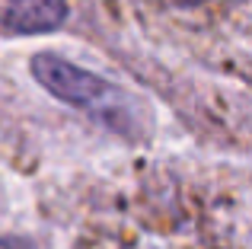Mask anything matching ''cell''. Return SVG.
<instances>
[{
	"label": "cell",
	"mask_w": 252,
	"mask_h": 249,
	"mask_svg": "<svg viewBox=\"0 0 252 249\" xmlns=\"http://www.w3.org/2000/svg\"><path fill=\"white\" fill-rule=\"evenodd\" d=\"M32 77L48 90L64 106L80 109L86 119L99 122L102 128L115 131L122 137H141L144 134V112L122 87L112 80L93 74L86 67L64 61L58 55H35L32 58Z\"/></svg>",
	"instance_id": "1"
},
{
	"label": "cell",
	"mask_w": 252,
	"mask_h": 249,
	"mask_svg": "<svg viewBox=\"0 0 252 249\" xmlns=\"http://www.w3.org/2000/svg\"><path fill=\"white\" fill-rule=\"evenodd\" d=\"M67 0H0L3 35H45L64 26Z\"/></svg>",
	"instance_id": "2"
},
{
	"label": "cell",
	"mask_w": 252,
	"mask_h": 249,
	"mask_svg": "<svg viewBox=\"0 0 252 249\" xmlns=\"http://www.w3.org/2000/svg\"><path fill=\"white\" fill-rule=\"evenodd\" d=\"M0 249H26V246L16 243V240H3V237H0Z\"/></svg>",
	"instance_id": "3"
},
{
	"label": "cell",
	"mask_w": 252,
	"mask_h": 249,
	"mask_svg": "<svg viewBox=\"0 0 252 249\" xmlns=\"http://www.w3.org/2000/svg\"><path fill=\"white\" fill-rule=\"evenodd\" d=\"M179 3H185V6H198V3H208V0H179Z\"/></svg>",
	"instance_id": "4"
}]
</instances>
